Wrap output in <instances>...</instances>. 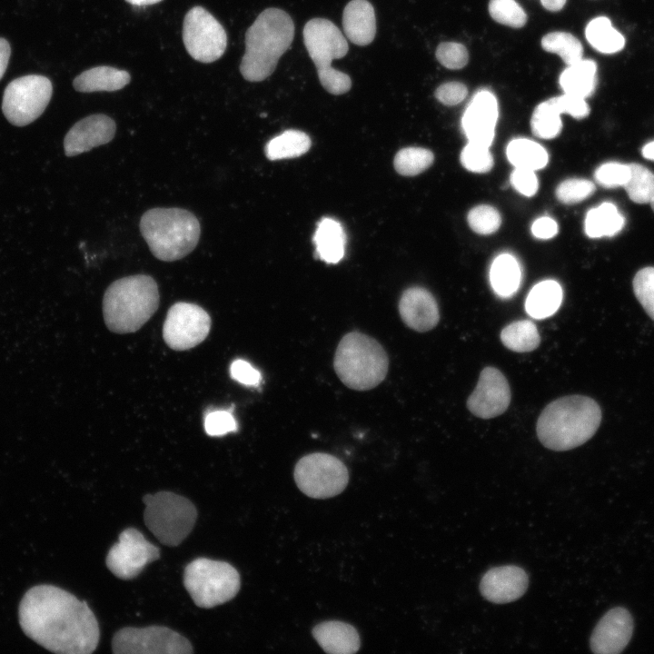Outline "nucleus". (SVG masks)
I'll return each instance as SVG.
<instances>
[{
    "mask_svg": "<svg viewBox=\"0 0 654 654\" xmlns=\"http://www.w3.org/2000/svg\"><path fill=\"white\" fill-rule=\"evenodd\" d=\"M18 617L25 634L45 649L61 654H90L100 639L98 621L85 601L54 585L29 589Z\"/></svg>",
    "mask_w": 654,
    "mask_h": 654,
    "instance_id": "nucleus-1",
    "label": "nucleus"
},
{
    "mask_svg": "<svg viewBox=\"0 0 654 654\" xmlns=\"http://www.w3.org/2000/svg\"><path fill=\"white\" fill-rule=\"evenodd\" d=\"M601 421V410L591 398L570 395L549 403L540 414L536 432L542 445L563 451L588 441Z\"/></svg>",
    "mask_w": 654,
    "mask_h": 654,
    "instance_id": "nucleus-2",
    "label": "nucleus"
},
{
    "mask_svg": "<svg viewBox=\"0 0 654 654\" xmlns=\"http://www.w3.org/2000/svg\"><path fill=\"white\" fill-rule=\"evenodd\" d=\"M293 36L294 25L285 11L273 7L263 11L245 34V53L240 64L243 78L261 82L269 77Z\"/></svg>",
    "mask_w": 654,
    "mask_h": 654,
    "instance_id": "nucleus-3",
    "label": "nucleus"
},
{
    "mask_svg": "<svg viewBox=\"0 0 654 654\" xmlns=\"http://www.w3.org/2000/svg\"><path fill=\"white\" fill-rule=\"evenodd\" d=\"M159 298L157 283L149 275L136 274L114 281L103 299L107 328L117 333L136 332L156 312Z\"/></svg>",
    "mask_w": 654,
    "mask_h": 654,
    "instance_id": "nucleus-4",
    "label": "nucleus"
},
{
    "mask_svg": "<svg viewBox=\"0 0 654 654\" xmlns=\"http://www.w3.org/2000/svg\"><path fill=\"white\" fill-rule=\"evenodd\" d=\"M140 231L154 256L173 262L196 247L201 227L195 215L185 209L154 208L143 214Z\"/></svg>",
    "mask_w": 654,
    "mask_h": 654,
    "instance_id": "nucleus-5",
    "label": "nucleus"
},
{
    "mask_svg": "<svg viewBox=\"0 0 654 654\" xmlns=\"http://www.w3.org/2000/svg\"><path fill=\"white\" fill-rule=\"evenodd\" d=\"M333 367L347 387L367 391L385 379L389 359L383 347L375 339L359 332H352L340 341Z\"/></svg>",
    "mask_w": 654,
    "mask_h": 654,
    "instance_id": "nucleus-6",
    "label": "nucleus"
},
{
    "mask_svg": "<svg viewBox=\"0 0 654 654\" xmlns=\"http://www.w3.org/2000/svg\"><path fill=\"white\" fill-rule=\"evenodd\" d=\"M303 42L324 89L332 94L348 92L352 86L350 76L332 67V62L342 58L349 49L341 30L330 20L313 18L304 25Z\"/></svg>",
    "mask_w": 654,
    "mask_h": 654,
    "instance_id": "nucleus-7",
    "label": "nucleus"
},
{
    "mask_svg": "<svg viewBox=\"0 0 654 654\" xmlns=\"http://www.w3.org/2000/svg\"><path fill=\"white\" fill-rule=\"evenodd\" d=\"M143 500L144 523L160 542L175 547L191 533L197 520V510L190 500L163 490L146 494Z\"/></svg>",
    "mask_w": 654,
    "mask_h": 654,
    "instance_id": "nucleus-8",
    "label": "nucleus"
},
{
    "mask_svg": "<svg viewBox=\"0 0 654 654\" xmlns=\"http://www.w3.org/2000/svg\"><path fill=\"white\" fill-rule=\"evenodd\" d=\"M183 585L196 606L209 609L233 599L241 581L239 572L230 563L197 558L186 565Z\"/></svg>",
    "mask_w": 654,
    "mask_h": 654,
    "instance_id": "nucleus-9",
    "label": "nucleus"
},
{
    "mask_svg": "<svg viewBox=\"0 0 654 654\" xmlns=\"http://www.w3.org/2000/svg\"><path fill=\"white\" fill-rule=\"evenodd\" d=\"M299 490L313 499H327L340 494L347 486L349 472L338 458L314 452L301 458L294 468Z\"/></svg>",
    "mask_w": 654,
    "mask_h": 654,
    "instance_id": "nucleus-10",
    "label": "nucleus"
},
{
    "mask_svg": "<svg viewBox=\"0 0 654 654\" xmlns=\"http://www.w3.org/2000/svg\"><path fill=\"white\" fill-rule=\"evenodd\" d=\"M51 81L39 74L18 77L5 89L2 110L9 123L25 126L37 119L52 97Z\"/></svg>",
    "mask_w": 654,
    "mask_h": 654,
    "instance_id": "nucleus-11",
    "label": "nucleus"
},
{
    "mask_svg": "<svg viewBox=\"0 0 654 654\" xmlns=\"http://www.w3.org/2000/svg\"><path fill=\"white\" fill-rule=\"evenodd\" d=\"M115 654H189L191 642L178 632L164 626L124 627L113 637Z\"/></svg>",
    "mask_w": 654,
    "mask_h": 654,
    "instance_id": "nucleus-12",
    "label": "nucleus"
},
{
    "mask_svg": "<svg viewBox=\"0 0 654 654\" xmlns=\"http://www.w3.org/2000/svg\"><path fill=\"white\" fill-rule=\"evenodd\" d=\"M183 41L196 61L213 63L224 53L227 36L223 25L202 6L191 8L183 19Z\"/></svg>",
    "mask_w": 654,
    "mask_h": 654,
    "instance_id": "nucleus-13",
    "label": "nucleus"
},
{
    "mask_svg": "<svg viewBox=\"0 0 654 654\" xmlns=\"http://www.w3.org/2000/svg\"><path fill=\"white\" fill-rule=\"evenodd\" d=\"M211 323L209 314L199 305L176 302L167 312L163 326V337L173 350H189L207 337Z\"/></svg>",
    "mask_w": 654,
    "mask_h": 654,
    "instance_id": "nucleus-14",
    "label": "nucleus"
},
{
    "mask_svg": "<svg viewBox=\"0 0 654 654\" xmlns=\"http://www.w3.org/2000/svg\"><path fill=\"white\" fill-rule=\"evenodd\" d=\"M160 557V549L148 541L135 528H127L119 534V540L108 550L105 563L117 578L131 580L144 567Z\"/></svg>",
    "mask_w": 654,
    "mask_h": 654,
    "instance_id": "nucleus-15",
    "label": "nucleus"
},
{
    "mask_svg": "<svg viewBox=\"0 0 654 654\" xmlns=\"http://www.w3.org/2000/svg\"><path fill=\"white\" fill-rule=\"evenodd\" d=\"M510 389L503 373L494 367H485L476 388L467 400V408L476 417L491 419L502 414L510 402Z\"/></svg>",
    "mask_w": 654,
    "mask_h": 654,
    "instance_id": "nucleus-16",
    "label": "nucleus"
},
{
    "mask_svg": "<svg viewBox=\"0 0 654 654\" xmlns=\"http://www.w3.org/2000/svg\"><path fill=\"white\" fill-rule=\"evenodd\" d=\"M498 102L488 89L477 91L461 118V126L469 142L490 147L495 135Z\"/></svg>",
    "mask_w": 654,
    "mask_h": 654,
    "instance_id": "nucleus-17",
    "label": "nucleus"
},
{
    "mask_svg": "<svg viewBox=\"0 0 654 654\" xmlns=\"http://www.w3.org/2000/svg\"><path fill=\"white\" fill-rule=\"evenodd\" d=\"M633 631V619L628 609L616 607L598 622L590 636V646L594 653L617 654L628 645Z\"/></svg>",
    "mask_w": 654,
    "mask_h": 654,
    "instance_id": "nucleus-18",
    "label": "nucleus"
},
{
    "mask_svg": "<svg viewBox=\"0 0 654 654\" xmlns=\"http://www.w3.org/2000/svg\"><path fill=\"white\" fill-rule=\"evenodd\" d=\"M116 125L108 115L96 114L75 123L64 140V153L74 156L112 141Z\"/></svg>",
    "mask_w": 654,
    "mask_h": 654,
    "instance_id": "nucleus-19",
    "label": "nucleus"
},
{
    "mask_svg": "<svg viewBox=\"0 0 654 654\" xmlns=\"http://www.w3.org/2000/svg\"><path fill=\"white\" fill-rule=\"evenodd\" d=\"M529 577L519 566L504 565L490 569L482 576L480 591L484 599L497 603H508L520 599L527 590Z\"/></svg>",
    "mask_w": 654,
    "mask_h": 654,
    "instance_id": "nucleus-20",
    "label": "nucleus"
},
{
    "mask_svg": "<svg viewBox=\"0 0 654 654\" xmlns=\"http://www.w3.org/2000/svg\"><path fill=\"white\" fill-rule=\"evenodd\" d=\"M399 312L408 327L420 332L433 329L440 320L434 297L421 287H411L403 292L399 302Z\"/></svg>",
    "mask_w": 654,
    "mask_h": 654,
    "instance_id": "nucleus-21",
    "label": "nucleus"
},
{
    "mask_svg": "<svg viewBox=\"0 0 654 654\" xmlns=\"http://www.w3.org/2000/svg\"><path fill=\"white\" fill-rule=\"evenodd\" d=\"M342 26L346 37L357 45L371 44L376 35V19L367 0H352L344 7Z\"/></svg>",
    "mask_w": 654,
    "mask_h": 654,
    "instance_id": "nucleus-22",
    "label": "nucleus"
},
{
    "mask_svg": "<svg viewBox=\"0 0 654 654\" xmlns=\"http://www.w3.org/2000/svg\"><path fill=\"white\" fill-rule=\"evenodd\" d=\"M312 636L327 653L352 654L359 650L360 636L352 625L338 621H324L316 625Z\"/></svg>",
    "mask_w": 654,
    "mask_h": 654,
    "instance_id": "nucleus-23",
    "label": "nucleus"
},
{
    "mask_svg": "<svg viewBox=\"0 0 654 654\" xmlns=\"http://www.w3.org/2000/svg\"><path fill=\"white\" fill-rule=\"evenodd\" d=\"M316 254L327 263H337L344 256L346 234L336 220L324 217L317 224L313 235Z\"/></svg>",
    "mask_w": 654,
    "mask_h": 654,
    "instance_id": "nucleus-24",
    "label": "nucleus"
},
{
    "mask_svg": "<svg viewBox=\"0 0 654 654\" xmlns=\"http://www.w3.org/2000/svg\"><path fill=\"white\" fill-rule=\"evenodd\" d=\"M128 72L112 66H96L84 71L73 82L74 88L81 93L107 91L124 88L130 83Z\"/></svg>",
    "mask_w": 654,
    "mask_h": 654,
    "instance_id": "nucleus-25",
    "label": "nucleus"
},
{
    "mask_svg": "<svg viewBox=\"0 0 654 654\" xmlns=\"http://www.w3.org/2000/svg\"><path fill=\"white\" fill-rule=\"evenodd\" d=\"M559 83L564 94L586 99L593 94L597 86V64L581 59L568 65L560 74Z\"/></svg>",
    "mask_w": 654,
    "mask_h": 654,
    "instance_id": "nucleus-26",
    "label": "nucleus"
},
{
    "mask_svg": "<svg viewBox=\"0 0 654 654\" xmlns=\"http://www.w3.org/2000/svg\"><path fill=\"white\" fill-rule=\"evenodd\" d=\"M584 224L590 238L612 237L623 229L625 218L614 203L604 202L588 211Z\"/></svg>",
    "mask_w": 654,
    "mask_h": 654,
    "instance_id": "nucleus-27",
    "label": "nucleus"
},
{
    "mask_svg": "<svg viewBox=\"0 0 654 654\" xmlns=\"http://www.w3.org/2000/svg\"><path fill=\"white\" fill-rule=\"evenodd\" d=\"M562 300L561 286L553 280L537 283L529 292L525 309L535 319L547 318L559 309Z\"/></svg>",
    "mask_w": 654,
    "mask_h": 654,
    "instance_id": "nucleus-28",
    "label": "nucleus"
},
{
    "mask_svg": "<svg viewBox=\"0 0 654 654\" xmlns=\"http://www.w3.org/2000/svg\"><path fill=\"white\" fill-rule=\"evenodd\" d=\"M520 279V266L513 255L501 253L493 260L490 280L497 294L502 297L510 296L518 290Z\"/></svg>",
    "mask_w": 654,
    "mask_h": 654,
    "instance_id": "nucleus-29",
    "label": "nucleus"
},
{
    "mask_svg": "<svg viewBox=\"0 0 654 654\" xmlns=\"http://www.w3.org/2000/svg\"><path fill=\"white\" fill-rule=\"evenodd\" d=\"M585 35L589 44L602 54H615L625 46L624 36L606 16H598L590 20L586 26Z\"/></svg>",
    "mask_w": 654,
    "mask_h": 654,
    "instance_id": "nucleus-30",
    "label": "nucleus"
},
{
    "mask_svg": "<svg viewBox=\"0 0 654 654\" xmlns=\"http://www.w3.org/2000/svg\"><path fill=\"white\" fill-rule=\"evenodd\" d=\"M506 154L508 160L515 168L532 171L542 169L549 160L547 151L540 144L526 138L510 141Z\"/></svg>",
    "mask_w": 654,
    "mask_h": 654,
    "instance_id": "nucleus-31",
    "label": "nucleus"
},
{
    "mask_svg": "<svg viewBox=\"0 0 654 654\" xmlns=\"http://www.w3.org/2000/svg\"><path fill=\"white\" fill-rule=\"evenodd\" d=\"M311 147L310 137L298 130H286L270 140L265 154L270 160L294 158L305 154Z\"/></svg>",
    "mask_w": 654,
    "mask_h": 654,
    "instance_id": "nucleus-32",
    "label": "nucleus"
},
{
    "mask_svg": "<svg viewBox=\"0 0 654 654\" xmlns=\"http://www.w3.org/2000/svg\"><path fill=\"white\" fill-rule=\"evenodd\" d=\"M500 340L505 347L516 352H529L540 342L536 325L528 320L513 322L503 328Z\"/></svg>",
    "mask_w": 654,
    "mask_h": 654,
    "instance_id": "nucleus-33",
    "label": "nucleus"
},
{
    "mask_svg": "<svg viewBox=\"0 0 654 654\" xmlns=\"http://www.w3.org/2000/svg\"><path fill=\"white\" fill-rule=\"evenodd\" d=\"M541 47L549 53L557 54L567 65L580 61L583 46L580 40L567 32H551L541 39Z\"/></svg>",
    "mask_w": 654,
    "mask_h": 654,
    "instance_id": "nucleus-34",
    "label": "nucleus"
},
{
    "mask_svg": "<svg viewBox=\"0 0 654 654\" xmlns=\"http://www.w3.org/2000/svg\"><path fill=\"white\" fill-rule=\"evenodd\" d=\"M630 176L624 185L629 199L636 203H649L654 197V173L642 164L632 163Z\"/></svg>",
    "mask_w": 654,
    "mask_h": 654,
    "instance_id": "nucleus-35",
    "label": "nucleus"
},
{
    "mask_svg": "<svg viewBox=\"0 0 654 654\" xmlns=\"http://www.w3.org/2000/svg\"><path fill=\"white\" fill-rule=\"evenodd\" d=\"M560 114L549 99L538 104L530 120L533 134L542 139L558 136L562 127Z\"/></svg>",
    "mask_w": 654,
    "mask_h": 654,
    "instance_id": "nucleus-36",
    "label": "nucleus"
},
{
    "mask_svg": "<svg viewBox=\"0 0 654 654\" xmlns=\"http://www.w3.org/2000/svg\"><path fill=\"white\" fill-rule=\"evenodd\" d=\"M433 154L421 147H407L400 150L394 157L395 170L401 175L414 176L433 163Z\"/></svg>",
    "mask_w": 654,
    "mask_h": 654,
    "instance_id": "nucleus-37",
    "label": "nucleus"
},
{
    "mask_svg": "<svg viewBox=\"0 0 654 654\" xmlns=\"http://www.w3.org/2000/svg\"><path fill=\"white\" fill-rule=\"evenodd\" d=\"M488 9L496 22L512 28H520L527 22L525 11L515 0H490Z\"/></svg>",
    "mask_w": 654,
    "mask_h": 654,
    "instance_id": "nucleus-38",
    "label": "nucleus"
},
{
    "mask_svg": "<svg viewBox=\"0 0 654 654\" xmlns=\"http://www.w3.org/2000/svg\"><path fill=\"white\" fill-rule=\"evenodd\" d=\"M633 291L648 315L654 320V267L640 269L633 279Z\"/></svg>",
    "mask_w": 654,
    "mask_h": 654,
    "instance_id": "nucleus-39",
    "label": "nucleus"
},
{
    "mask_svg": "<svg viewBox=\"0 0 654 654\" xmlns=\"http://www.w3.org/2000/svg\"><path fill=\"white\" fill-rule=\"evenodd\" d=\"M470 227L477 233L490 234L500 226V213L490 205L481 204L472 208L467 216Z\"/></svg>",
    "mask_w": 654,
    "mask_h": 654,
    "instance_id": "nucleus-40",
    "label": "nucleus"
},
{
    "mask_svg": "<svg viewBox=\"0 0 654 654\" xmlns=\"http://www.w3.org/2000/svg\"><path fill=\"white\" fill-rule=\"evenodd\" d=\"M461 163L473 173H487L493 166V157L489 147L469 142L461 153Z\"/></svg>",
    "mask_w": 654,
    "mask_h": 654,
    "instance_id": "nucleus-41",
    "label": "nucleus"
},
{
    "mask_svg": "<svg viewBox=\"0 0 654 654\" xmlns=\"http://www.w3.org/2000/svg\"><path fill=\"white\" fill-rule=\"evenodd\" d=\"M595 184L587 179L571 178L563 181L556 189L559 201L566 204L580 203L595 192Z\"/></svg>",
    "mask_w": 654,
    "mask_h": 654,
    "instance_id": "nucleus-42",
    "label": "nucleus"
},
{
    "mask_svg": "<svg viewBox=\"0 0 654 654\" xmlns=\"http://www.w3.org/2000/svg\"><path fill=\"white\" fill-rule=\"evenodd\" d=\"M630 176L629 164L608 162L595 171V180L605 188L624 187Z\"/></svg>",
    "mask_w": 654,
    "mask_h": 654,
    "instance_id": "nucleus-43",
    "label": "nucleus"
},
{
    "mask_svg": "<svg viewBox=\"0 0 654 654\" xmlns=\"http://www.w3.org/2000/svg\"><path fill=\"white\" fill-rule=\"evenodd\" d=\"M435 54L441 64L453 70L464 67L469 61L466 47L455 42L441 43L436 49Z\"/></svg>",
    "mask_w": 654,
    "mask_h": 654,
    "instance_id": "nucleus-44",
    "label": "nucleus"
},
{
    "mask_svg": "<svg viewBox=\"0 0 654 654\" xmlns=\"http://www.w3.org/2000/svg\"><path fill=\"white\" fill-rule=\"evenodd\" d=\"M549 100L560 114H568L576 119L585 118L590 114V106L584 98L563 94Z\"/></svg>",
    "mask_w": 654,
    "mask_h": 654,
    "instance_id": "nucleus-45",
    "label": "nucleus"
},
{
    "mask_svg": "<svg viewBox=\"0 0 654 654\" xmlns=\"http://www.w3.org/2000/svg\"><path fill=\"white\" fill-rule=\"evenodd\" d=\"M204 429L208 435L222 436L237 430L233 414L227 411H212L205 417Z\"/></svg>",
    "mask_w": 654,
    "mask_h": 654,
    "instance_id": "nucleus-46",
    "label": "nucleus"
},
{
    "mask_svg": "<svg viewBox=\"0 0 654 654\" xmlns=\"http://www.w3.org/2000/svg\"><path fill=\"white\" fill-rule=\"evenodd\" d=\"M510 183L520 193L528 197L534 195L539 187L535 171L524 168L514 169L510 174Z\"/></svg>",
    "mask_w": 654,
    "mask_h": 654,
    "instance_id": "nucleus-47",
    "label": "nucleus"
},
{
    "mask_svg": "<svg viewBox=\"0 0 654 654\" xmlns=\"http://www.w3.org/2000/svg\"><path fill=\"white\" fill-rule=\"evenodd\" d=\"M468 94L466 85L460 82H448L435 91V97L445 105H455L462 102Z\"/></svg>",
    "mask_w": 654,
    "mask_h": 654,
    "instance_id": "nucleus-48",
    "label": "nucleus"
},
{
    "mask_svg": "<svg viewBox=\"0 0 654 654\" xmlns=\"http://www.w3.org/2000/svg\"><path fill=\"white\" fill-rule=\"evenodd\" d=\"M230 372L233 379L245 385H257L261 381L260 372L241 359L233 362Z\"/></svg>",
    "mask_w": 654,
    "mask_h": 654,
    "instance_id": "nucleus-49",
    "label": "nucleus"
},
{
    "mask_svg": "<svg viewBox=\"0 0 654 654\" xmlns=\"http://www.w3.org/2000/svg\"><path fill=\"white\" fill-rule=\"evenodd\" d=\"M531 233L536 238L550 239L557 234L558 224L550 217H540L532 223Z\"/></svg>",
    "mask_w": 654,
    "mask_h": 654,
    "instance_id": "nucleus-50",
    "label": "nucleus"
},
{
    "mask_svg": "<svg viewBox=\"0 0 654 654\" xmlns=\"http://www.w3.org/2000/svg\"><path fill=\"white\" fill-rule=\"evenodd\" d=\"M10 54L11 47L9 43L5 38L0 37V79L7 68Z\"/></svg>",
    "mask_w": 654,
    "mask_h": 654,
    "instance_id": "nucleus-51",
    "label": "nucleus"
},
{
    "mask_svg": "<svg viewBox=\"0 0 654 654\" xmlns=\"http://www.w3.org/2000/svg\"><path fill=\"white\" fill-rule=\"evenodd\" d=\"M567 0H540L542 6L552 12H557L562 9Z\"/></svg>",
    "mask_w": 654,
    "mask_h": 654,
    "instance_id": "nucleus-52",
    "label": "nucleus"
},
{
    "mask_svg": "<svg viewBox=\"0 0 654 654\" xmlns=\"http://www.w3.org/2000/svg\"><path fill=\"white\" fill-rule=\"evenodd\" d=\"M641 154L644 158L654 161V141L646 144L642 147Z\"/></svg>",
    "mask_w": 654,
    "mask_h": 654,
    "instance_id": "nucleus-53",
    "label": "nucleus"
},
{
    "mask_svg": "<svg viewBox=\"0 0 654 654\" xmlns=\"http://www.w3.org/2000/svg\"><path fill=\"white\" fill-rule=\"evenodd\" d=\"M125 1L133 5L144 6V5H154V4L159 3L162 0H125Z\"/></svg>",
    "mask_w": 654,
    "mask_h": 654,
    "instance_id": "nucleus-54",
    "label": "nucleus"
},
{
    "mask_svg": "<svg viewBox=\"0 0 654 654\" xmlns=\"http://www.w3.org/2000/svg\"><path fill=\"white\" fill-rule=\"evenodd\" d=\"M649 204H650V206H651V209H652L653 212H654V197H653V198L651 199V201L649 202Z\"/></svg>",
    "mask_w": 654,
    "mask_h": 654,
    "instance_id": "nucleus-55",
    "label": "nucleus"
}]
</instances>
